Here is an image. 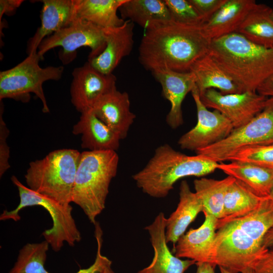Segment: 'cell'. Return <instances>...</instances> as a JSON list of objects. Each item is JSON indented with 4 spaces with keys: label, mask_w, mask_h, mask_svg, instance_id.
Returning <instances> with one entry per match:
<instances>
[{
    "label": "cell",
    "mask_w": 273,
    "mask_h": 273,
    "mask_svg": "<svg viewBox=\"0 0 273 273\" xmlns=\"http://www.w3.org/2000/svg\"><path fill=\"white\" fill-rule=\"evenodd\" d=\"M134 23L125 20L118 27L105 29L106 45L98 56L88 59L96 69L105 74H113L122 59L131 53L134 43Z\"/></svg>",
    "instance_id": "16"
},
{
    "label": "cell",
    "mask_w": 273,
    "mask_h": 273,
    "mask_svg": "<svg viewBox=\"0 0 273 273\" xmlns=\"http://www.w3.org/2000/svg\"><path fill=\"white\" fill-rule=\"evenodd\" d=\"M119 11L122 19L136 23L146 30L172 21L164 1L126 0Z\"/></svg>",
    "instance_id": "24"
},
{
    "label": "cell",
    "mask_w": 273,
    "mask_h": 273,
    "mask_svg": "<svg viewBox=\"0 0 273 273\" xmlns=\"http://www.w3.org/2000/svg\"><path fill=\"white\" fill-rule=\"evenodd\" d=\"M111 265L112 261L106 257L101 273H115L112 268Z\"/></svg>",
    "instance_id": "39"
},
{
    "label": "cell",
    "mask_w": 273,
    "mask_h": 273,
    "mask_svg": "<svg viewBox=\"0 0 273 273\" xmlns=\"http://www.w3.org/2000/svg\"><path fill=\"white\" fill-rule=\"evenodd\" d=\"M191 93L196 106L197 122L180 137L178 144L183 150L196 152L223 140L234 128L220 112L208 109L201 101L196 85Z\"/></svg>",
    "instance_id": "10"
},
{
    "label": "cell",
    "mask_w": 273,
    "mask_h": 273,
    "mask_svg": "<svg viewBox=\"0 0 273 273\" xmlns=\"http://www.w3.org/2000/svg\"><path fill=\"white\" fill-rule=\"evenodd\" d=\"M190 72L194 76L199 95L210 88L218 89L224 95L242 93L208 53L197 60Z\"/></svg>",
    "instance_id": "22"
},
{
    "label": "cell",
    "mask_w": 273,
    "mask_h": 273,
    "mask_svg": "<svg viewBox=\"0 0 273 273\" xmlns=\"http://www.w3.org/2000/svg\"><path fill=\"white\" fill-rule=\"evenodd\" d=\"M257 92L267 97H273V76L260 86Z\"/></svg>",
    "instance_id": "36"
},
{
    "label": "cell",
    "mask_w": 273,
    "mask_h": 273,
    "mask_svg": "<svg viewBox=\"0 0 273 273\" xmlns=\"http://www.w3.org/2000/svg\"><path fill=\"white\" fill-rule=\"evenodd\" d=\"M273 144V97L263 109L246 124L234 128L224 139L196 152L218 163L228 161L243 148Z\"/></svg>",
    "instance_id": "8"
},
{
    "label": "cell",
    "mask_w": 273,
    "mask_h": 273,
    "mask_svg": "<svg viewBox=\"0 0 273 273\" xmlns=\"http://www.w3.org/2000/svg\"><path fill=\"white\" fill-rule=\"evenodd\" d=\"M202 25L170 21L146 30L139 48L140 63L151 72L164 69L189 72L209 52L211 40Z\"/></svg>",
    "instance_id": "1"
},
{
    "label": "cell",
    "mask_w": 273,
    "mask_h": 273,
    "mask_svg": "<svg viewBox=\"0 0 273 273\" xmlns=\"http://www.w3.org/2000/svg\"><path fill=\"white\" fill-rule=\"evenodd\" d=\"M268 197L273 200V188Z\"/></svg>",
    "instance_id": "41"
},
{
    "label": "cell",
    "mask_w": 273,
    "mask_h": 273,
    "mask_svg": "<svg viewBox=\"0 0 273 273\" xmlns=\"http://www.w3.org/2000/svg\"><path fill=\"white\" fill-rule=\"evenodd\" d=\"M204 214L205 220L199 228L190 229L179 238L173 247L174 255L196 262H209L215 265L213 248L218 219L208 213Z\"/></svg>",
    "instance_id": "14"
},
{
    "label": "cell",
    "mask_w": 273,
    "mask_h": 273,
    "mask_svg": "<svg viewBox=\"0 0 273 273\" xmlns=\"http://www.w3.org/2000/svg\"><path fill=\"white\" fill-rule=\"evenodd\" d=\"M11 180L18 189L20 202L14 209L4 210L0 215L1 220L11 219L17 221L21 218L19 212L23 208L28 206H41L49 212L52 219V226L44 231L42 236L53 250L59 251L65 242L73 247L80 241L81 233L73 217V208L70 204L63 205L33 191L22 184L14 175L11 177Z\"/></svg>",
    "instance_id": "6"
},
{
    "label": "cell",
    "mask_w": 273,
    "mask_h": 273,
    "mask_svg": "<svg viewBox=\"0 0 273 273\" xmlns=\"http://www.w3.org/2000/svg\"><path fill=\"white\" fill-rule=\"evenodd\" d=\"M22 0H1L0 1V23L2 22L3 16L10 14L16 10L21 5Z\"/></svg>",
    "instance_id": "35"
},
{
    "label": "cell",
    "mask_w": 273,
    "mask_h": 273,
    "mask_svg": "<svg viewBox=\"0 0 273 273\" xmlns=\"http://www.w3.org/2000/svg\"><path fill=\"white\" fill-rule=\"evenodd\" d=\"M219 270H220V273H233L227 270L226 269H224V268L222 267L219 266ZM251 273H253V272H252Z\"/></svg>",
    "instance_id": "40"
},
{
    "label": "cell",
    "mask_w": 273,
    "mask_h": 273,
    "mask_svg": "<svg viewBox=\"0 0 273 273\" xmlns=\"http://www.w3.org/2000/svg\"><path fill=\"white\" fill-rule=\"evenodd\" d=\"M200 97L207 108L216 110L225 116L234 128L246 124L260 113L268 99L257 92L224 95L214 88L206 90Z\"/></svg>",
    "instance_id": "11"
},
{
    "label": "cell",
    "mask_w": 273,
    "mask_h": 273,
    "mask_svg": "<svg viewBox=\"0 0 273 273\" xmlns=\"http://www.w3.org/2000/svg\"><path fill=\"white\" fill-rule=\"evenodd\" d=\"M264 197L255 194L241 181L235 179L228 187L224 200L223 217L230 219L244 216L256 209Z\"/></svg>",
    "instance_id": "28"
},
{
    "label": "cell",
    "mask_w": 273,
    "mask_h": 273,
    "mask_svg": "<svg viewBox=\"0 0 273 273\" xmlns=\"http://www.w3.org/2000/svg\"><path fill=\"white\" fill-rule=\"evenodd\" d=\"M196 273H215V265L209 262H196Z\"/></svg>",
    "instance_id": "37"
},
{
    "label": "cell",
    "mask_w": 273,
    "mask_h": 273,
    "mask_svg": "<svg viewBox=\"0 0 273 273\" xmlns=\"http://www.w3.org/2000/svg\"><path fill=\"white\" fill-rule=\"evenodd\" d=\"M179 200L176 209L166 219V240L175 246L188 226L203 210V205L195 192H193L186 180L179 186Z\"/></svg>",
    "instance_id": "21"
},
{
    "label": "cell",
    "mask_w": 273,
    "mask_h": 273,
    "mask_svg": "<svg viewBox=\"0 0 273 273\" xmlns=\"http://www.w3.org/2000/svg\"><path fill=\"white\" fill-rule=\"evenodd\" d=\"M166 218L160 212L153 222L145 229L150 236L154 249V257L147 267L137 273H184L196 262L192 259L182 260L171 252L166 240Z\"/></svg>",
    "instance_id": "13"
},
{
    "label": "cell",
    "mask_w": 273,
    "mask_h": 273,
    "mask_svg": "<svg viewBox=\"0 0 273 273\" xmlns=\"http://www.w3.org/2000/svg\"><path fill=\"white\" fill-rule=\"evenodd\" d=\"M41 59L37 52L28 55L14 67L0 72V101L5 98L27 102L30 93L34 94L41 101L42 110L50 112L42 84L48 80H58L62 77L63 66L41 67Z\"/></svg>",
    "instance_id": "7"
},
{
    "label": "cell",
    "mask_w": 273,
    "mask_h": 273,
    "mask_svg": "<svg viewBox=\"0 0 273 273\" xmlns=\"http://www.w3.org/2000/svg\"><path fill=\"white\" fill-rule=\"evenodd\" d=\"M217 169L241 181L261 197H268L273 188V170L256 164L233 161L218 163Z\"/></svg>",
    "instance_id": "23"
},
{
    "label": "cell",
    "mask_w": 273,
    "mask_h": 273,
    "mask_svg": "<svg viewBox=\"0 0 273 273\" xmlns=\"http://www.w3.org/2000/svg\"><path fill=\"white\" fill-rule=\"evenodd\" d=\"M80 154L74 149H59L31 162L25 174L27 187L63 205H70Z\"/></svg>",
    "instance_id": "5"
},
{
    "label": "cell",
    "mask_w": 273,
    "mask_h": 273,
    "mask_svg": "<svg viewBox=\"0 0 273 273\" xmlns=\"http://www.w3.org/2000/svg\"><path fill=\"white\" fill-rule=\"evenodd\" d=\"M41 24L29 39L27 48L29 55L37 52L41 41L52 34L69 26L75 19L73 0H43Z\"/></svg>",
    "instance_id": "18"
},
{
    "label": "cell",
    "mask_w": 273,
    "mask_h": 273,
    "mask_svg": "<svg viewBox=\"0 0 273 273\" xmlns=\"http://www.w3.org/2000/svg\"><path fill=\"white\" fill-rule=\"evenodd\" d=\"M256 4L255 0H226L202 25L204 33L211 40L236 32Z\"/></svg>",
    "instance_id": "20"
},
{
    "label": "cell",
    "mask_w": 273,
    "mask_h": 273,
    "mask_svg": "<svg viewBox=\"0 0 273 273\" xmlns=\"http://www.w3.org/2000/svg\"><path fill=\"white\" fill-rule=\"evenodd\" d=\"M3 104L1 101L0 115V176L9 169L10 165L8 160L10 157V149L7 143V138L10 131L3 118Z\"/></svg>",
    "instance_id": "32"
},
{
    "label": "cell",
    "mask_w": 273,
    "mask_h": 273,
    "mask_svg": "<svg viewBox=\"0 0 273 273\" xmlns=\"http://www.w3.org/2000/svg\"><path fill=\"white\" fill-rule=\"evenodd\" d=\"M236 179L231 176L220 180L202 177L194 181L195 193L201 200L203 212L218 219L223 217L225 195L229 186Z\"/></svg>",
    "instance_id": "27"
},
{
    "label": "cell",
    "mask_w": 273,
    "mask_h": 273,
    "mask_svg": "<svg viewBox=\"0 0 273 273\" xmlns=\"http://www.w3.org/2000/svg\"><path fill=\"white\" fill-rule=\"evenodd\" d=\"M95 114L116 132L121 140L125 138L136 117L130 109L126 92L114 89L103 97L92 109Z\"/></svg>",
    "instance_id": "17"
},
{
    "label": "cell",
    "mask_w": 273,
    "mask_h": 273,
    "mask_svg": "<svg viewBox=\"0 0 273 273\" xmlns=\"http://www.w3.org/2000/svg\"><path fill=\"white\" fill-rule=\"evenodd\" d=\"M72 74L71 101L81 113L93 109L103 97L117 88L115 75L101 73L88 61L75 68Z\"/></svg>",
    "instance_id": "12"
},
{
    "label": "cell",
    "mask_w": 273,
    "mask_h": 273,
    "mask_svg": "<svg viewBox=\"0 0 273 273\" xmlns=\"http://www.w3.org/2000/svg\"><path fill=\"white\" fill-rule=\"evenodd\" d=\"M229 161L254 163L273 170V144L243 148L238 151Z\"/></svg>",
    "instance_id": "30"
},
{
    "label": "cell",
    "mask_w": 273,
    "mask_h": 273,
    "mask_svg": "<svg viewBox=\"0 0 273 273\" xmlns=\"http://www.w3.org/2000/svg\"><path fill=\"white\" fill-rule=\"evenodd\" d=\"M264 249H266L273 246V226L265 235L262 243Z\"/></svg>",
    "instance_id": "38"
},
{
    "label": "cell",
    "mask_w": 273,
    "mask_h": 273,
    "mask_svg": "<svg viewBox=\"0 0 273 273\" xmlns=\"http://www.w3.org/2000/svg\"><path fill=\"white\" fill-rule=\"evenodd\" d=\"M203 18L207 21L226 0H189Z\"/></svg>",
    "instance_id": "33"
},
{
    "label": "cell",
    "mask_w": 273,
    "mask_h": 273,
    "mask_svg": "<svg viewBox=\"0 0 273 273\" xmlns=\"http://www.w3.org/2000/svg\"><path fill=\"white\" fill-rule=\"evenodd\" d=\"M172 21L187 25H202L204 21L189 0H164Z\"/></svg>",
    "instance_id": "31"
},
{
    "label": "cell",
    "mask_w": 273,
    "mask_h": 273,
    "mask_svg": "<svg viewBox=\"0 0 273 273\" xmlns=\"http://www.w3.org/2000/svg\"><path fill=\"white\" fill-rule=\"evenodd\" d=\"M218 163L201 155L189 156L167 144L157 147L145 166L132 175L136 186L150 197H166L179 179L214 171Z\"/></svg>",
    "instance_id": "3"
},
{
    "label": "cell",
    "mask_w": 273,
    "mask_h": 273,
    "mask_svg": "<svg viewBox=\"0 0 273 273\" xmlns=\"http://www.w3.org/2000/svg\"><path fill=\"white\" fill-rule=\"evenodd\" d=\"M49 246L46 240L27 243L20 250L17 260L9 273H50L44 267Z\"/></svg>",
    "instance_id": "29"
},
{
    "label": "cell",
    "mask_w": 273,
    "mask_h": 273,
    "mask_svg": "<svg viewBox=\"0 0 273 273\" xmlns=\"http://www.w3.org/2000/svg\"><path fill=\"white\" fill-rule=\"evenodd\" d=\"M253 273H273V246L267 248L252 267Z\"/></svg>",
    "instance_id": "34"
},
{
    "label": "cell",
    "mask_w": 273,
    "mask_h": 273,
    "mask_svg": "<svg viewBox=\"0 0 273 273\" xmlns=\"http://www.w3.org/2000/svg\"><path fill=\"white\" fill-rule=\"evenodd\" d=\"M106 45L105 28L75 18L69 26L44 38L38 48L37 54L42 60L49 50L60 47L63 49L59 57L64 64H67L75 58L78 48H89L88 58H92L100 54Z\"/></svg>",
    "instance_id": "9"
},
{
    "label": "cell",
    "mask_w": 273,
    "mask_h": 273,
    "mask_svg": "<svg viewBox=\"0 0 273 273\" xmlns=\"http://www.w3.org/2000/svg\"><path fill=\"white\" fill-rule=\"evenodd\" d=\"M72 133L81 134V147L89 151H114L120 146V136L100 120L92 110L81 113Z\"/></svg>",
    "instance_id": "19"
},
{
    "label": "cell",
    "mask_w": 273,
    "mask_h": 273,
    "mask_svg": "<svg viewBox=\"0 0 273 273\" xmlns=\"http://www.w3.org/2000/svg\"><path fill=\"white\" fill-rule=\"evenodd\" d=\"M119 156L114 151H86L81 153L72 196L74 203L95 224L105 208L112 179L116 176Z\"/></svg>",
    "instance_id": "4"
},
{
    "label": "cell",
    "mask_w": 273,
    "mask_h": 273,
    "mask_svg": "<svg viewBox=\"0 0 273 273\" xmlns=\"http://www.w3.org/2000/svg\"><path fill=\"white\" fill-rule=\"evenodd\" d=\"M126 0H73L75 18L89 22L103 28L122 25L125 20L117 11Z\"/></svg>",
    "instance_id": "25"
},
{
    "label": "cell",
    "mask_w": 273,
    "mask_h": 273,
    "mask_svg": "<svg viewBox=\"0 0 273 273\" xmlns=\"http://www.w3.org/2000/svg\"><path fill=\"white\" fill-rule=\"evenodd\" d=\"M236 32L256 44L273 48L272 9L256 3Z\"/></svg>",
    "instance_id": "26"
},
{
    "label": "cell",
    "mask_w": 273,
    "mask_h": 273,
    "mask_svg": "<svg viewBox=\"0 0 273 273\" xmlns=\"http://www.w3.org/2000/svg\"><path fill=\"white\" fill-rule=\"evenodd\" d=\"M151 72L161 84L164 97L170 104L166 122L171 128L176 129L183 124L182 104L195 86L194 76L191 72H178L164 69Z\"/></svg>",
    "instance_id": "15"
},
{
    "label": "cell",
    "mask_w": 273,
    "mask_h": 273,
    "mask_svg": "<svg viewBox=\"0 0 273 273\" xmlns=\"http://www.w3.org/2000/svg\"><path fill=\"white\" fill-rule=\"evenodd\" d=\"M208 54L242 92H257L273 76V48L256 44L238 32L211 40Z\"/></svg>",
    "instance_id": "2"
}]
</instances>
